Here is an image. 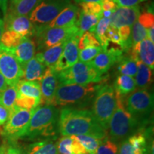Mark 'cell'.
<instances>
[{
    "label": "cell",
    "mask_w": 154,
    "mask_h": 154,
    "mask_svg": "<svg viewBox=\"0 0 154 154\" xmlns=\"http://www.w3.org/2000/svg\"><path fill=\"white\" fill-rule=\"evenodd\" d=\"M58 131L63 136L88 135L103 140L107 131L96 120L91 111L65 107L59 111Z\"/></svg>",
    "instance_id": "cell-1"
},
{
    "label": "cell",
    "mask_w": 154,
    "mask_h": 154,
    "mask_svg": "<svg viewBox=\"0 0 154 154\" xmlns=\"http://www.w3.org/2000/svg\"><path fill=\"white\" fill-rule=\"evenodd\" d=\"M59 110L53 105L38 106L34 109L29 124L22 138H56Z\"/></svg>",
    "instance_id": "cell-2"
},
{
    "label": "cell",
    "mask_w": 154,
    "mask_h": 154,
    "mask_svg": "<svg viewBox=\"0 0 154 154\" xmlns=\"http://www.w3.org/2000/svg\"><path fill=\"white\" fill-rule=\"evenodd\" d=\"M99 84V83H98ZM58 84L55 94L54 105L63 107L84 109L94 99L101 84Z\"/></svg>",
    "instance_id": "cell-3"
},
{
    "label": "cell",
    "mask_w": 154,
    "mask_h": 154,
    "mask_svg": "<svg viewBox=\"0 0 154 154\" xmlns=\"http://www.w3.org/2000/svg\"><path fill=\"white\" fill-rule=\"evenodd\" d=\"M116 97V108L109 122V138L117 143L146 128V125L134 118L126 110L123 97L117 94Z\"/></svg>",
    "instance_id": "cell-4"
},
{
    "label": "cell",
    "mask_w": 154,
    "mask_h": 154,
    "mask_svg": "<svg viewBox=\"0 0 154 154\" xmlns=\"http://www.w3.org/2000/svg\"><path fill=\"white\" fill-rule=\"evenodd\" d=\"M117 97L114 88L108 84H101L94 97L91 112L106 131L116 108Z\"/></svg>",
    "instance_id": "cell-5"
},
{
    "label": "cell",
    "mask_w": 154,
    "mask_h": 154,
    "mask_svg": "<svg viewBox=\"0 0 154 154\" xmlns=\"http://www.w3.org/2000/svg\"><path fill=\"white\" fill-rule=\"evenodd\" d=\"M104 75L98 72L91 62L84 63L82 61H77L69 68L57 73L59 84L78 85L98 84L105 80Z\"/></svg>",
    "instance_id": "cell-6"
},
{
    "label": "cell",
    "mask_w": 154,
    "mask_h": 154,
    "mask_svg": "<svg viewBox=\"0 0 154 154\" xmlns=\"http://www.w3.org/2000/svg\"><path fill=\"white\" fill-rule=\"evenodd\" d=\"M35 26V42L40 52L66 41L72 36L77 35L78 29L76 25L69 27H49L48 24Z\"/></svg>",
    "instance_id": "cell-7"
},
{
    "label": "cell",
    "mask_w": 154,
    "mask_h": 154,
    "mask_svg": "<svg viewBox=\"0 0 154 154\" xmlns=\"http://www.w3.org/2000/svg\"><path fill=\"white\" fill-rule=\"evenodd\" d=\"M126 110L146 125L153 109V95L148 89L135 90L124 101Z\"/></svg>",
    "instance_id": "cell-8"
},
{
    "label": "cell",
    "mask_w": 154,
    "mask_h": 154,
    "mask_svg": "<svg viewBox=\"0 0 154 154\" xmlns=\"http://www.w3.org/2000/svg\"><path fill=\"white\" fill-rule=\"evenodd\" d=\"M70 4V0H42L29 14V19L34 26L48 24Z\"/></svg>",
    "instance_id": "cell-9"
},
{
    "label": "cell",
    "mask_w": 154,
    "mask_h": 154,
    "mask_svg": "<svg viewBox=\"0 0 154 154\" xmlns=\"http://www.w3.org/2000/svg\"><path fill=\"white\" fill-rule=\"evenodd\" d=\"M33 111L34 109L27 110L15 106L14 110L10 112L2 134L10 140L22 138L29 124Z\"/></svg>",
    "instance_id": "cell-10"
},
{
    "label": "cell",
    "mask_w": 154,
    "mask_h": 154,
    "mask_svg": "<svg viewBox=\"0 0 154 154\" xmlns=\"http://www.w3.org/2000/svg\"><path fill=\"white\" fill-rule=\"evenodd\" d=\"M0 74L9 86L17 85L23 77L24 72L11 49L0 44Z\"/></svg>",
    "instance_id": "cell-11"
},
{
    "label": "cell",
    "mask_w": 154,
    "mask_h": 154,
    "mask_svg": "<svg viewBox=\"0 0 154 154\" xmlns=\"http://www.w3.org/2000/svg\"><path fill=\"white\" fill-rule=\"evenodd\" d=\"M41 87V103L44 105H54L55 94L59 84L57 73L53 67H47L40 80Z\"/></svg>",
    "instance_id": "cell-12"
},
{
    "label": "cell",
    "mask_w": 154,
    "mask_h": 154,
    "mask_svg": "<svg viewBox=\"0 0 154 154\" xmlns=\"http://www.w3.org/2000/svg\"><path fill=\"white\" fill-rule=\"evenodd\" d=\"M79 37L74 36L67 41L63 52L58 59L57 62L53 66L56 72H60L61 71L69 68L79 60V49L78 47Z\"/></svg>",
    "instance_id": "cell-13"
},
{
    "label": "cell",
    "mask_w": 154,
    "mask_h": 154,
    "mask_svg": "<svg viewBox=\"0 0 154 154\" xmlns=\"http://www.w3.org/2000/svg\"><path fill=\"white\" fill-rule=\"evenodd\" d=\"M123 52L124 51L121 49L116 47H111L110 49L107 48L102 50L90 62L98 72L105 74L111 66L120 61L124 56Z\"/></svg>",
    "instance_id": "cell-14"
},
{
    "label": "cell",
    "mask_w": 154,
    "mask_h": 154,
    "mask_svg": "<svg viewBox=\"0 0 154 154\" xmlns=\"http://www.w3.org/2000/svg\"><path fill=\"white\" fill-rule=\"evenodd\" d=\"M5 30L11 31L22 37H32L35 33V26L28 16H5Z\"/></svg>",
    "instance_id": "cell-15"
},
{
    "label": "cell",
    "mask_w": 154,
    "mask_h": 154,
    "mask_svg": "<svg viewBox=\"0 0 154 154\" xmlns=\"http://www.w3.org/2000/svg\"><path fill=\"white\" fill-rule=\"evenodd\" d=\"M140 14V7H120L113 11L110 17V26L118 29L122 26H132L138 20Z\"/></svg>",
    "instance_id": "cell-16"
},
{
    "label": "cell",
    "mask_w": 154,
    "mask_h": 154,
    "mask_svg": "<svg viewBox=\"0 0 154 154\" xmlns=\"http://www.w3.org/2000/svg\"><path fill=\"white\" fill-rule=\"evenodd\" d=\"M135 61L140 60L151 70L154 68V44L151 40L145 38L132 47L131 55Z\"/></svg>",
    "instance_id": "cell-17"
},
{
    "label": "cell",
    "mask_w": 154,
    "mask_h": 154,
    "mask_svg": "<svg viewBox=\"0 0 154 154\" xmlns=\"http://www.w3.org/2000/svg\"><path fill=\"white\" fill-rule=\"evenodd\" d=\"M151 136V128H144L128 138L134 154H151L153 142L151 144L149 140Z\"/></svg>",
    "instance_id": "cell-18"
},
{
    "label": "cell",
    "mask_w": 154,
    "mask_h": 154,
    "mask_svg": "<svg viewBox=\"0 0 154 154\" xmlns=\"http://www.w3.org/2000/svg\"><path fill=\"white\" fill-rule=\"evenodd\" d=\"M11 49L23 69L25 64L35 56L36 45L34 40L32 38L23 37L18 45Z\"/></svg>",
    "instance_id": "cell-19"
},
{
    "label": "cell",
    "mask_w": 154,
    "mask_h": 154,
    "mask_svg": "<svg viewBox=\"0 0 154 154\" xmlns=\"http://www.w3.org/2000/svg\"><path fill=\"white\" fill-rule=\"evenodd\" d=\"M79 15V9L75 5L67 6L59 13V15L51 21L48 26L49 27H69L76 25Z\"/></svg>",
    "instance_id": "cell-20"
},
{
    "label": "cell",
    "mask_w": 154,
    "mask_h": 154,
    "mask_svg": "<svg viewBox=\"0 0 154 154\" xmlns=\"http://www.w3.org/2000/svg\"><path fill=\"white\" fill-rule=\"evenodd\" d=\"M47 67L37 55V54L23 67V77L26 81L40 82Z\"/></svg>",
    "instance_id": "cell-21"
},
{
    "label": "cell",
    "mask_w": 154,
    "mask_h": 154,
    "mask_svg": "<svg viewBox=\"0 0 154 154\" xmlns=\"http://www.w3.org/2000/svg\"><path fill=\"white\" fill-rule=\"evenodd\" d=\"M42 0H19L9 5L6 16H29Z\"/></svg>",
    "instance_id": "cell-22"
},
{
    "label": "cell",
    "mask_w": 154,
    "mask_h": 154,
    "mask_svg": "<svg viewBox=\"0 0 154 154\" xmlns=\"http://www.w3.org/2000/svg\"><path fill=\"white\" fill-rule=\"evenodd\" d=\"M17 96H27L41 100V87L39 82L19 80L17 85Z\"/></svg>",
    "instance_id": "cell-23"
},
{
    "label": "cell",
    "mask_w": 154,
    "mask_h": 154,
    "mask_svg": "<svg viewBox=\"0 0 154 154\" xmlns=\"http://www.w3.org/2000/svg\"><path fill=\"white\" fill-rule=\"evenodd\" d=\"M68 40L53 46V47L44 50L42 52L37 53V55L40 57V59H42V61H43L46 66L53 67L54 66L55 63L57 62L58 59H59L61 54H62L63 50L64 49L65 45H66Z\"/></svg>",
    "instance_id": "cell-24"
},
{
    "label": "cell",
    "mask_w": 154,
    "mask_h": 154,
    "mask_svg": "<svg viewBox=\"0 0 154 154\" xmlns=\"http://www.w3.org/2000/svg\"><path fill=\"white\" fill-rule=\"evenodd\" d=\"M55 138H46L32 143L28 148V154H59Z\"/></svg>",
    "instance_id": "cell-25"
},
{
    "label": "cell",
    "mask_w": 154,
    "mask_h": 154,
    "mask_svg": "<svg viewBox=\"0 0 154 154\" xmlns=\"http://www.w3.org/2000/svg\"><path fill=\"white\" fill-rule=\"evenodd\" d=\"M100 18L95 15L85 14L83 11H80L79 18L76 23V26L78 29L77 36L81 37L82 34L86 32L94 33L95 27L99 22Z\"/></svg>",
    "instance_id": "cell-26"
},
{
    "label": "cell",
    "mask_w": 154,
    "mask_h": 154,
    "mask_svg": "<svg viewBox=\"0 0 154 154\" xmlns=\"http://www.w3.org/2000/svg\"><path fill=\"white\" fill-rule=\"evenodd\" d=\"M137 72L135 78L136 86L138 89H148L152 83V71L140 60L136 61Z\"/></svg>",
    "instance_id": "cell-27"
},
{
    "label": "cell",
    "mask_w": 154,
    "mask_h": 154,
    "mask_svg": "<svg viewBox=\"0 0 154 154\" xmlns=\"http://www.w3.org/2000/svg\"><path fill=\"white\" fill-rule=\"evenodd\" d=\"M113 87L116 93L123 97L134 91L136 86V82L133 77L120 75L116 79Z\"/></svg>",
    "instance_id": "cell-28"
},
{
    "label": "cell",
    "mask_w": 154,
    "mask_h": 154,
    "mask_svg": "<svg viewBox=\"0 0 154 154\" xmlns=\"http://www.w3.org/2000/svg\"><path fill=\"white\" fill-rule=\"evenodd\" d=\"M17 91L16 86H7L5 90L0 93V106L5 107L9 111L14 110L16 106Z\"/></svg>",
    "instance_id": "cell-29"
},
{
    "label": "cell",
    "mask_w": 154,
    "mask_h": 154,
    "mask_svg": "<svg viewBox=\"0 0 154 154\" xmlns=\"http://www.w3.org/2000/svg\"><path fill=\"white\" fill-rule=\"evenodd\" d=\"M110 26V19L102 17L99 19V22L96 24L95 30H94V35L96 36L100 46L103 49H106L109 46V40L105 36L108 28Z\"/></svg>",
    "instance_id": "cell-30"
},
{
    "label": "cell",
    "mask_w": 154,
    "mask_h": 154,
    "mask_svg": "<svg viewBox=\"0 0 154 154\" xmlns=\"http://www.w3.org/2000/svg\"><path fill=\"white\" fill-rule=\"evenodd\" d=\"M72 137L79 142L87 153L89 154H96L98 148L103 140L88 135H79V136H73Z\"/></svg>",
    "instance_id": "cell-31"
},
{
    "label": "cell",
    "mask_w": 154,
    "mask_h": 154,
    "mask_svg": "<svg viewBox=\"0 0 154 154\" xmlns=\"http://www.w3.org/2000/svg\"><path fill=\"white\" fill-rule=\"evenodd\" d=\"M118 70L121 75L134 77L137 72L136 61L131 57L123 56L122 59L118 63Z\"/></svg>",
    "instance_id": "cell-32"
},
{
    "label": "cell",
    "mask_w": 154,
    "mask_h": 154,
    "mask_svg": "<svg viewBox=\"0 0 154 154\" xmlns=\"http://www.w3.org/2000/svg\"><path fill=\"white\" fill-rule=\"evenodd\" d=\"M22 38L23 37L22 36L19 35L18 34L14 32L5 30L1 37L0 44L9 49H12L18 45Z\"/></svg>",
    "instance_id": "cell-33"
},
{
    "label": "cell",
    "mask_w": 154,
    "mask_h": 154,
    "mask_svg": "<svg viewBox=\"0 0 154 154\" xmlns=\"http://www.w3.org/2000/svg\"><path fill=\"white\" fill-rule=\"evenodd\" d=\"M131 33V38L132 47L134 46L139 43L143 39L146 38L148 36L147 29L143 27L140 23L136 21L134 24L132 25Z\"/></svg>",
    "instance_id": "cell-34"
},
{
    "label": "cell",
    "mask_w": 154,
    "mask_h": 154,
    "mask_svg": "<svg viewBox=\"0 0 154 154\" xmlns=\"http://www.w3.org/2000/svg\"><path fill=\"white\" fill-rule=\"evenodd\" d=\"M41 103V100H38L34 98L27 97V96H17L16 100V106L17 107L22 109L32 110L36 109Z\"/></svg>",
    "instance_id": "cell-35"
},
{
    "label": "cell",
    "mask_w": 154,
    "mask_h": 154,
    "mask_svg": "<svg viewBox=\"0 0 154 154\" xmlns=\"http://www.w3.org/2000/svg\"><path fill=\"white\" fill-rule=\"evenodd\" d=\"M90 47H101L94 33L86 32L82 34L79 40L78 47L79 49Z\"/></svg>",
    "instance_id": "cell-36"
},
{
    "label": "cell",
    "mask_w": 154,
    "mask_h": 154,
    "mask_svg": "<svg viewBox=\"0 0 154 154\" xmlns=\"http://www.w3.org/2000/svg\"><path fill=\"white\" fill-rule=\"evenodd\" d=\"M118 144L111 140L107 136L102 140L98 148L96 154H118Z\"/></svg>",
    "instance_id": "cell-37"
},
{
    "label": "cell",
    "mask_w": 154,
    "mask_h": 154,
    "mask_svg": "<svg viewBox=\"0 0 154 154\" xmlns=\"http://www.w3.org/2000/svg\"><path fill=\"white\" fill-rule=\"evenodd\" d=\"M101 47H90L83 49L79 51V59H80V61L84 63L90 62L93 60L96 56L102 51Z\"/></svg>",
    "instance_id": "cell-38"
},
{
    "label": "cell",
    "mask_w": 154,
    "mask_h": 154,
    "mask_svg": "<svg viewBox=\"0 0 154 154\" xmlns=\"http://www.w3.org/2000/svg\"><path fill=\"white\" fill-rule=\"evenodd\" d=\"M82 7V11L85 14L95 15L102 18V7L100 2H86L79 4Z\"/></svg>",
    "instance_id": "cell-39"
},
{
    "label": "cell",
    "mask_w": 154,
    "mask_h": 154,
    "mask_svg": "<svg viewBox=\"0 0 154 154\" xmlns=\"http://www.w3.org/2000/svg\"><path fill=\"white\" fill-rule=\"evenodd\" d=\"M72 136H63L57 142V150L59 154H72Z\"/></svg>",
    "instance_id": "cell-40"
},
{
    "label": "cell",
    "mask_w": 154,
    "mask_h": 154,
    "mask_svg": "<svg viewBox=\"0 0 154 154\" xmlns=\"http://www.w3.org/2000/svg\"><path fill=\"white\" fill-rule=\"evenodd\" d=\"M138 22L146 29L153 27L154 15L151 9H149L148 11L140 14L138 18Z\"/></svg>",
    "instance_id": "cell-41"
},
{
    "label": "cell",
    "mask_w": 154,
    "mask_h": 154,
    "mask_svg": "<svg viewBox=\"0 0 154 154\" xmlns=\"http://www.w3.org/2000/svg\"><path fill=\"white\" fill-rule=\"evenodd\" d=\"M118 154H134L133 152L131 145L128 138H126L120 142Z\"/></svg>",
    "instance_id": "cell-42"
},
{
    "label": "cell",
    "mask_w": 154,
    "mask_h": 154,
    "mask_svg": "<svg viewBox=\"0 0 154 154\" xmlns=\"http://www.w3.org/2000/svg\"><path fill=\"white\" fill-rule=\"evenodd\" d=\"M146 0H114V2L120 7H131Z\"/></svg>",
    "instance_id": "cell-43"
},
{
    "label": "cell",
    "mask_w": 154,
    "mask_h": 154,
    "mask_svg": "<svg viewBox=\"0 0 154 154\" xmlns=\"http://www.w3.org/2000/svg\"><path fill=\"white\" fill-rule=\"evenodd\" d=\"M73 138V142L72 145V154H87V152L84 149L82 144Z\"/></svg>",
    "instance_id": "cell-44"
},
{
    "label": "cell",
    "mask_w": 154,
    "mask_h": 154,
    "mask_svg": "<svg viewBox=\"0 0 154 154\" xmlns=\"http://www.w3.org/2000/svg\"><path fill=\"white\" fill-rule=\"evenodd\" d=\"M101 5L103 11H114L117 9V5L112 0H101Z\"/></svg>",
    "instance_id": "cell-45"
},
{
    "label": "cell",
    "mask_w": 154,
    "mask_h": 154,
    "mask_svg": "<svg viewBox=\"0 0 154 154\" xmlns=\"http://www.w3.org/2000/svg\"><path fill=\"white\" fill-rule=\"evenodd\" d=\"M9 111L5 107L0 106V126L5 124L9 117Z\"/></svg>",
    "instance_id": "cell-46"
},
{
    "label": "cell",
    "mask_w": 154,
    "mask_h": 154,
    "mask_svg": "<svg viewBox=\"0 0 154 154\" xmlns=\"http://www.w3.org/2000/svg\"><path fill=\"white\" fill-rule=\"evenodd\" d=\"M7 154H24L22 150L14 146H10L7 147Z\"/></svg>",
    "instance_id": "cell-47"
},
{
    "label": "cell",
    "mask_w": 154,
    "mask_h": 154,
    "mask_svg": "<svg viewBox=\"0 0 154 154\" xmlns=\"http://www.w3.org/2000/svg\"><path fill=\"white\" fill-rule=\"evenodd\" d=\"M8 1L9 0H0V9L2 11L4 17L6 16L8 10Z\"/></svg>",
    "instance_id": "cell-48"
},
{
    "label": "cell",
    "mask_w": 154,
    "mask_h": 154,
    "mask_svg": "<svg viewBox=\"0 0 154 154\" xmlns=\"http://www.w3.org/2000/svg\"><path fill=\"white\" fill-rule=\"evenodd\" d=\"M7 86H8V85H7L5 78H4L2 75L0 74V93H2L4 90H5L7 88Z\"/></svg>",
    "instance_id": "cell-49"
},
{
    "label": "cell",
    "mask_w": 154,
    "mask_h": 154,
    "mask_svg": "<svg viewBox=\"0 0 154 154\" xmlns=\"http://www.w3.org/2000/svg\"><path fill=\"white\" fill-rule=\"evenodd\" d=\"M153 32H154V27H151L147 29V33H148V36H149V40H151V42L154 41V36H153Z\"/></svg>",
    "instance_id": "cell-50"
},
{
    "label": "cell",
    "mask_w": 154,
    "mask_h": 154,
    "mask_svg": "<svg viewBox=\"0 0 154 154\" xmlns=\"http://www.w3.org/2000/svg\"><path fill=\"white\" fill-rule=\"evenodd\" d=\"M5 31V22H4V19L0 18V40H1V37Z\"/></svg>",
    "instance_id": "cell-51"
},
{
    "label": "cell",
    "mask_w": 154,
    "mask_h": 154,
    "mask_svg": "<svg viewBox=\"0 0 154 154\" xmlns=\"http://www.w3.org/2000/svg\"><path fill=\"white\" fill-rule=\"evenodd\" d=\"M76 3L82 4L86 2H101V0H74Z\"/></svg>",
    "instance_id": "cell-52"
},
{
    "label": "cell",
    "mask_w": 154,
    "mask_h": 154,
    "mask_svg": "<svg viewBox=\"0 0 154 154\" xmlns=\"http://www.w3.org/2000/svg\"><path fill=\"white\" fill-rule=\"evenodd\" d=\"M113 12V11H102V17H105V18L110 19V17Z\"/></svg>",
    "instance_id": "cell-53"
},
{
    "label": "cell",
    "mask_w": 154,
    "mask_h": 154,
    "mask_svg": "<svg viewBox=\"0 0 154 154\" xmlns=\"http://www.w3.org/2000/svg\"><path fill=\"white\" fill-rule=\"evenodd\" d=\"M7 146L5 143H3L2 145L0 146V154H7Z\"/></svg>",
    "instance_id": "cell-54"
},
{
    "label": "cell",
    "mask_w": 154,
    "mask_h": 154,
    "mask_svg": "<svg viewBox=\"0 0 154 154\" xmlns=\"http://www.w3.org/2000/svg\"><path fill=\"white\" fill-rule=\"evenodd\" d=\"M19 0H10V5H14V4L17 3Z\"/></svg>",
    "instance_id": "cell-55"
},
{
    "label": "cell",
    "mask_w": 154,
    "mask_h": 154,
    "mask_svg": "<svg viewBox=\"0 0 154 154\" xmlns=\"http://www.w3.org/2000/svg\"><path fill=\"white\" fill-rule=\"evenodd\" d=\"M2 131L0 129V134H2Z\"/></svg>",
    "instance_id": "cell-56"
},
{
    "label": "cell",
    "mask_w": 154,
    "mask_h": 154,
    "mask_svg": "<svg viewBox=\"0 0 154 154\" xmlns=\"http://www.w3.org/2000/svg\"><path fill=\"white\" fill-rule=\"evenodd\" d=\"M112 1H114V0H112Z\"/></svg>",
    "instance_id": "cell-57"
}]
</instances>
